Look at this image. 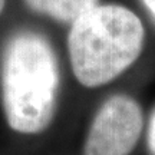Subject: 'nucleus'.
Instances as JSON below:
<instances>
[{
  "label": "nucleus",
  "mask_w": 155,
  "mask_h": 155,
  "mask_svg": "<svg viewBox=\"0 0 155 155\" xmlns=\"http://www.w3.org/2000/svg\"><path fill=\"white\" fill-rule=\"evenodd\" d=\"M59 91L58 59L48 39L32 30L13 35L2 59V104L9 127L39 134L53 119Z\"/></svg>",
  "instance_id": "1"
},
{
  "label": "nucleus",
  "mask_w": 155,
  "mask_h": 155,
  "mask_svg": "<svg viewBox=\"0 0 155 155\" xmlns=\"http://www.w3.org/2000/svg\"><path fill=\"white\" fill-rule=\"evenodd\" d=\"M144 25L121 5H96L72 22L68 50L72 72L86 88H98L124 73L141 55Z\"/></svg>",
  "instance_id": "2"
},
{
  "label": "nucleus",
  "mask_w": 155,
  "mask_h": 155,
  "mask_svg": "<svg viewBox=\"0 0 155 155\" xmlns=\"http://www.w3.org/2000/svg\"><path fill=\"white\" fill-rule=\"evenodd\" d=\"M144 128L142 109L128 95H114L96 112L83 145V155H129Z\"/></svg>",
  "instance_id": "3"
},
{
  "label": "nucleus",
  "mask_w": 155,
  "mask_h": 155,
  "mask_svg": "<svg viewBox=\"0 0 155 155\" xmlns=\"http://www.w3.org/2000/svg\"><path fill=\"white\" fill-rule=\"evenodd\" d=\"M36 13L49 16L58 22L72 23L85 12L98 5L99 0H25Z\"/></svg>",
  "instance_id": "4"
},
{
  "label": "nucleus",
  "mask_w": 155,
  "mask_h": 155,
  "mask_svg": "<svg viewBox=\"0 0 155 155\" xmlns=\"http://www.w3.org/2000/svg\"><path fill=\"white\" fill-rule=\"evenodd\" d=\"M147 144L151 155H155V109L151 115L150 125H148V134H147Z\"/></svg>",
  "instance_id": "5"
},
{
  "label": "nucleus",
  "mask_w": 155,
  "mask_h": 155,
  "mask_svg": "<svg viewBox=\"0 0 155 155\" xmlns=\"http://www.w3.org/2000/svg\"><path fill=\"white\" fill-rule=\"evenodd\" d=\"M142 3H144L145 7H147L148 12L151 13L152 19L155 20V0H142Z\"/></svg>",
  "instance_id": "6"
},
{
  "label": "nucleus",
  "mask_w": 155,
  "mask_h": 155,
  "mask_svg": "<svg viewBox=\"0 0 155 155\" xmlns=\"http://www.w3.org/2000/svg\"><path fill=\"white\" fill-rule=\"evenodd\" d=\"M5 6H6V0H0V15H2V12L5 9Z\"/></svg>",
  "instance_id": "7"
}]
</instances>
